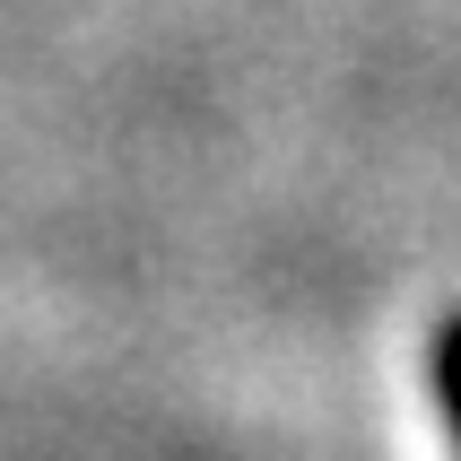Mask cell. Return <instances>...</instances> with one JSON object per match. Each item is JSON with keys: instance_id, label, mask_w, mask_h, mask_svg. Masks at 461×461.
Returning <instances> with one entry per match:
<instances>
[{"instance_id": "obj_1", "label": "cell", "mask_w": 461, "mask_h": 461, "mask_svg": "<svg viewBox=\"0 0 461 461\" xmlns=\"http://www.w3.org/2000/svg\"><path fill=\"white\" fill-rule=\"evenodd\" d=\"M427 375H436V401L453 418V444H461V313H444L436 339H427Z\"/></svg>"}]
</instances>
